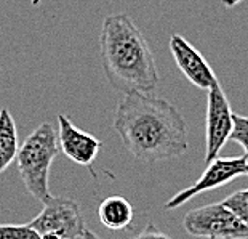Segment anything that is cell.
<instances>
[{
	"label": "cell",
	"instance_id": "15",
	"mask_svg": "<svg viewBox=\"0 0 248 239\" xmlns=\"http://www.w3.org/2000/svg\"><path fill=\"white\" fill-rule=\"evenodd\" d=\"M128 239H171L167 233L160 231L154 223H147L144 226V230H141L138 235L131 236Z\"/></svg>",
	"mask_w": 248,
	"mask_h": 239
},
{
	"label": "cell",
	"instance_id": "16",
	"mask_svg": "<svg viewBox=\"0 0 248 239\" xmlns=\"http://www.w3.org/2000/svg\"><path fill=\"white\" fill-rule=\"evenodd\" d=\"M80 239H103V238H99L96 233H93L92 230H88V228H85V231H83V235Z\"/></svg>",
	"mask_w": 248,
	"mask_h": 239
},
{
	"label": "cell",
	"instance_id": "2",
	"mask_svg": "<svg viewBox=\"0 0 248 239\" xmlns=\"http://www.w3.org/2000/svg\"><path fill=\"white\" fill-rule=\"evenodd\" d=\"M99 51L106 79L119 92L151 95L159 85L151 47L126 13L110 15L103 21Z\"/></svg>",
	"mask_w": 248,
	"mask_h": 239
},
{
	"label": "cell",
	"instance_id": "1",
	"mask_svg": "<svg viewBox=\"0 0 248 239\" xmlns=\"http://www.w3.org/2000/svg\"><path fill=\"white\" fill-rule=\"evenodd\" d=\"M114 129L138 161L155 164L187 151V125L178 108L147 93H126L117 104Z\"/></svg>",
	"mask_w": 248,
	"mask_h": 239
},
{
	"label": "cell",
	"instance_id": "8",
	"mask_svg": "<svg viewBox=\"0 0 248 239\" xmlns=\"http://www.w3.org/2000/svg\"><path fill=\"white\" fill-rule=\"evenodd\" d=\"M170 50L178 68L192 85L208 92L216 82H219L208 61L183 35L173 34L170 37Z\"/></svg>",
	"mask_w": 248,
	"mask_h": 239
},
{
	"label": "cell",
	"instance_id": "12",
	"mask_svg": "<svg viewBox=\"0 0 248 239\" xmlns=\"http://www.w3.org/2000/svg\"><path fill=\"white\" fill-rule=\"evenodd\" d=\"M223 204L232 210L239 219L248 225V189H240L235 193L229 194L228 198L223 201Z\"/></svg>",
	"mask_w": 248,
	"mask_h": 239
},
{
	"label": "cell",
	"instance_id": "3",
	"mask_svg": "<svg viewBox=\"0 0 248 239\" xmlns=\"http://www.w3.org/2000/svg\"><path fill=\"white\" fill-rule=\"evenodd\" d=\"M60 153V138L51 124L44 122L24 140L18 150V171L26 189L40 203L50 194V169Z\"/></svg>",
	"mask_w": 248,
	"mask_h": 239
},
{
	"label": "cell",
	"instance_id": "11",
	"mask_svg": "<svg viewBox=\"0 0 248 239\" xmlns=\"http://www.w3.org/2000/svg\"><path fill=\"white\" fill-rule=\"evenodd\" d=\"M18 132L7 108L0 111V173L18 156Z\"/></svg>",
	"mask_w": 248,
	"mask_h": 239
},
{
	"label": "cell",
	"instance_id": "17",
	"mask_svg": "<svg viewBox=\"0 0 248 239\" xmlns=\"http://www.w3.org/2000/svg\"><path fill=\"white\" fill-rule=\"evenodd\" d=\"M240 2H244V0H223V5L228 8H232V7H235V5H239Z\"/></svg>",
	"mask_w": 248,
	"mask_h": 239
},
{
	"label": "cell",
	"instance_id": "5",
	"mask_svg": "<svg viewBox=\"0 0 248 239\" xmlns=\"http://www.w3.org/2000/svg\"><path fill=\"white\" fill-rule=\"evenodd\" d=\"M29 225L40 235L55 233L64 239L82 238L87 228L77 201L61 196H51L44 203V209L29 222Z\"/></svg>",
	"mask_w": 248,
	"mask_h": 239
},
{
	"label": "cell",
	"instance_id": "19",
	"mask_svg": "<svg viewBox=\"0 0 248 239\" xmlns=\"http://www.w3.org/2000/svg\"><path fill=\"white\" fill-rule=\"evenodd\" d=\"M245 175H247V177H248V164H247V173H245Z\"/></svg>",
	"mask_w": 248,
	"mask_h": 239
},
{
	"label": "cell",
	"instance_id": "18",
	"mask_svg": "<svg viewBox=\"0 0 248 239\" xmlns=\"http://www.w3.org/2000/svg\"><path fill=\"white\" fill-rule=\"evenodd\" d=\"M40 236H42L40 239H64L60 235H55V233H46V235H40Z\"/></svg>",
	"mask_w": 248,
	"mask_h": 239
},
{
	"label": "cell",
	"instance_id": "6",
	"mask_svg": "<svg viewBox=\"0 0 248 239\" xmlns=\"http://www.w3.org/2000/svg\"><path fill=\"white\" fill-rule=\"evenodd\" d=\"M247 164L248 159L245 156L240 157H216L215 161L207 164V169L202 173L197 182L191 185L189 188L181 189L176 193L170 201L165 203L167 210L178 209L179 205L186 204L189 199L195 198V196L207 193L210 189L224 187V185L231 183L240 175L247 173Z\"/></svg>",
	"mask_w": 248,
	"mask_h": 239
},
{
	"label": "cell",
	"instance_id": "9",
	"mask_svg": "<svg viewBox=\"0 0 248 239\" xmlns=\"http://www.w3.org/2000/svg\"><path fill=\"white\" fill-rule=\"evenodd\" d=\"M58 138L60 148L72 162L92 169V164L101 150V141L96 137L80 130L64 114H58Z\"/></svg>",
	"mask_w": 248,
	"mask_h": 239
},
{
	"label": "cell",
	"instance_id": "14",
	"mask_svg": "<svg viewBox=\"0 0 248 239\" xmlns=\"http://www.w3.org/2000/svg\"><path fill=\"white\" fill-rule=\"evenodd\" d=\"M229 140L239 143L244 148V156L248 159V118L242 114H234V129L229 137Z\"/></svg>",
	"mask_w": 248,
	"mask_h": 239
},
{
	"label": "cell",
	"instance_id": "7",
	"mask_svg": "<svg viewBox=\"0 0 248 239\" xmlns=\"http://www.w3.org/2000/svg\"><path fill=\"white\" fill-rule=\"evenodd\" d=\"M234 129V113L219 82L208 90L207 98V151L205 162L210 164L219 157L221 150L229 141Z\"/></svg>",
	"mask_w": 248,
	"mask_h": 239
},
{
	"label": "cell",
	"instance_id": "13",
	"mask_svg": "<svg viewBox=\"0 0 248 239\" xmlns=\"http://www.w3.org/2000/svg\"><path fill=\"white\" fill-rule=\"evenodd\" d=\"M37 233L29 225H0V239H40Z\"/></svg>",
	"mask_w": 248,
	"mask_h": 239
},
{
	"label": "cell",
	"instance_id": "10",
	"mask_svg": "<svg viewBox=\"0 0 248 239\" xmlns=\"http://www.w3.org/2000/svg\"><path fill=\"white\" fill-rule=\"evenodd\" d=\"M98 217L108 230H125L133 222V205L122 196H109L98 207Z\"/></svg>",
	"mask_w": 248,
	"mask_h": 239
},
{
	"label": "cell",
	"instance_id": "4",
	"mask_svg": "<svg viewBox=\"0 0 248 239\" xmlns=\"http://www.w3.org/2000/svg\"><path fill=\"white\" fill-rule=\"evenodd\" d=\"M187 235L205 239H248V225L223 203L189 210L183 219Z\"/></svg>",
	"mask_w": 248,
	"mask_h": 239
}]
</instances>
